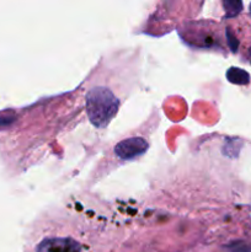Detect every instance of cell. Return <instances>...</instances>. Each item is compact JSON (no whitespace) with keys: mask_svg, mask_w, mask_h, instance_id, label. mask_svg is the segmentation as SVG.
Instances as JSON below:
<instances>
[{"mask_svg":"<svg viewBox=\"0 0 251 252\" xmlns=\"http://www.w3.org/2000/svg\"><path fill=\"white\" fill-rule=\"evenodd\" d=\"M37 252H79V245L73 239L51 238L39 244Z\"/></svg>","mask_w":251,"mask_h":252,"instance_id":"cell-3","label":"cell"},{"mask_svg":"<svg viewBox=\"0 0 251 252\" xmlns=\"http://www.w3.org/2000/svg\"><path fill=\"white\" fill-rule=\"evenodd\" d=\"M148 148V143L145 142V139L139 137L135 138H129V139L122 140L121 143H118L116 145V155L121 159L125 160H130L134 159V158L139 157V155L144 154L145 150Z\"/></svg>","mask_w":251,"mask_h":252,"instance_id":"cell-2","label":"cell"},{"mask_svg":"<svg viewBox=\"0 0 251 252\" xmlns=\"http://www.w3.org/2000/svg\"><path fill=\"white\" fill-rule=\"evenodd\" d=\"M228 78L229 80L233 81V83L235 84H246L249 81L248 73L236 68L230 69V70L228 71Z\"/></svg>","mask_w":251,"mask_h":252,"instance_id":"cell-4","label":"cell"},{"mask_svg":"<svg viewBox=\"0 0 251 252\" xmlns=\"http://www.w3.org/2000/svg\"><path fill=\"white\" fill-rule=\"evenodd\" d=\"M118 102L112 93L103 88L91 90L86 97V110L93 123L97 127L107 125L108 121L113 117Z\"/></svg>","mask_w":251,"mask_h":252,"instance_id":"cell-1","label":"cell"}]
</instances>
